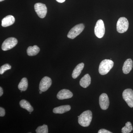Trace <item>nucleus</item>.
Here are the masks:
<instances>
[{"instance_id":"1","label":"nucleus","mask_w":133,"mask_h":133,"mask_svg":"<svg viewBox=\"0 0 133 133\" xmlns=\"http://www.w3.org/2000/svg\"><path fill=\"white\" fill-rule=\"evenodd\" d=\"M92 117V113L91 111H85L79 116L78 123L82 127H88L91 124Z\"/></svg>"},{"instance_id":"2","label":"nucleus","mask_w":133,"mask_h":133,"mask_svg":"<svg viewBox=\"0 0 133 133\" xmlns=\"http://www.w3.org/2000/svg\"><path fill=\"white\" fill-rule=\"evenodd\" d=\"M114 65V63L111 59H105L100 64L99 67V72L102 75H106L112 69Z\"/></svg>"},{"instance_id":"3","label":"nucleus","mask_w":133,"mask_h":133,"mask_svg":"<svg viewBox=\"0 0 133 133\" xmlns=\"http://www.w3.org/2000/svg\"><path fill=\"white\" fill-rule=\"evenodd\" d=\"M129 23L128 19L125 17H121L119 18L117 24L116 29L119 33H125L128 29Z\"/></svg>"},{"instance_id":"4","label":"nucleus","mask_w":133,"mask_h":133,"mask_svg":"<svg viewBox=\"0 0 133 133\" xmlns=\"http://www.w3.org/2000/svg\"><path fill=\"white\" fill-rule=\"evenodd\" d=\"M84 28V25L83 23L77 24L69 31L67 37L71 39H74L83 31Z\"/></svg>"},{"instance_id":"5","label":"nucleus","mask_w":133,"mask_h":133,"mask_svg":"<svg viewBox=\"0 0 133 133\" xmlns=\"http://www.w3.org/2000/svg\"><path fill=\"white\" fill-rule=\"evenodd\" d=\"M95 36L99 38L103 37L105 33V27L104 22L101 19L98 21L94 28Z\"/></svg>"},{"instance_id":"6","label":"nucleus","mask_w":133,"mask_h":133,"mask_svg":"<svg viewBox=\"0 0 133 133\" xmlns=\"http://www.w3.org/2000/svg\"><path fill=\"white\" fill-rule=\"evenodd\" d=\"M18 42L17 39L14 37H9L4 41L2 45L3 50H8L15 47Z\"/></svg>"},{"instance_id":"7","label":"nucleus","mask_w":133,"mask_h":133,"mask_svg":"<svg viewBox=\"0 0 133 133\" xmlns=\"http://www.w3.org/2000/svg\"><path fill=\"white\" fill-rule=\"evenodd\" d=\"M35 10L38 16L41 18H44L46 16L47 13V8L45 4L38 3L35 4Z\"/></svg>"},{"instance_id":"8","label":"nucleus","mask_w":133,"mask_h":133,"mask_svg":"<svg viewBox=\"0 0 133 133\" xmlns=\"http://www.w3.org/2000/svg\"><path fill=\"white\" fill-rule=\"evenodd\" d=\"M122 97L129 106L133 107V91L131 89H127L123 91Z\"/></svg>"},{"instance_id":"9","label":"nucleus","mask_w":133,"mask_h":133,"mask_svg":"<svg viewBox=\"0 0 133 133\" xmlns=\"http://www.w3.org/2000/svg\"><path fill=\"white\" fill-rule=\"evenodd\" d=\"M52 84V80L51 79L48 77H44L40 82L39 84V90L43 92L48 90Z\"/></svg>"},{"instance_id":"10","label":"nucleus","mask_w":133,"mask_h":133,"mask_svg":"<svg viewBox=\"0 0 133 133\" xmlns=\"http://www.w3.org/2000/svg\"><path fill=\"white\" fill-rule=\"evenodd\" d=\"M99 104L102 110H106L108 108L109 101V98L106 94H102L100 96Z\"/></svg>"},{"instance_id":"11","label":"nucleus","mask_w":133,"mask_h":133,"mask_svg":"<svg viewBox=\"0 0 133 133\" xmlns=\"http://www.w3.org/2000/svg\"><path fill=\"white\" fill-rule=\"evenodd\" d=\"M73 96L71 91L66 89H63L58 93L57 97L58 99L63 100L70 98Z\"/></svg>"},{"instance_id":"12","label":"nucleus","mask_w":133,"mask_h":133,"mask_svg":"<svg viewBox=\"0 0 133 133\" xmlns=\"http://www.w3.org/2000/svg\"><path fill=\"white\" fill-rule=\"evenodd\" d=\"M133 67V62L130 58L127 59L124 62V65L122 67L123 73L125 74H128L131 71Z\"/></svg>"},{"instance_id":"13","label":"nucleus","mask_w":133,"mask_h":133,"mask_svg":"<svg viewBox=\"0 0 133 133\" xmlns=\"http://www.w3.org/2000/svg\"><path fill=\"white\" fill-rule=\"evenodd\" d=\"M15 22L14 17L12 15H8L5 17L2 21V26L7 27L12 25Z\"/></svg>"},{"instance_id":"14","label":"nucleus","mask_w":133,"mask_h":133,"mask_svg":"<svg viewBox=\"0 0 133 133\" xmlns=\"http://www.w3.org/2000/svg\"><path fill=\"white\" fill-rule=\"evenodd\" d=\"M91 83V78L89 74H86L81 78L79 81L81 86L84 88L88 87Z\"/></svg>"},{"instance_id":"15","label":"nucleus","mask_w":133,"mask_h":133,"mask_svg":"<svg viewBox=\"0 0 133 133\" xmlns=\"http://www.w3.org/2000/svg\"><path fill=\"white\" fill-rule=\"evenodd\" d=\"M71 109V107L69 105H62L55 108L53 109V112L55 114H63L69 111Z\"/></svg>"},{"instance_id":"16","label":"nucleus","mask_w":133,"mask_h":133,"mask_svg":"<svg viewBox=\"0 0 133 133\" xmlns=\"http://www.w3.org/2000/svg\"><path fill=\"white\" fill-rule=\"evenodd\" d=\"M84 66V63H81L76 66L72 72V76L73 78H77L81 74V71L83 70V68Z\"/></svg>"},{"instance_id":"17","label":"nucleus","mask_w":133,"mask_h":133,"mask_svg":"<svg viewBox=\"0 0 133 133\" xmlns=\"http://www.w3.org/2000/svg\"><path fill=\"white\" fill-rule=\"evenodd\" d=\"M40 51V48L36 45L29 46L27 50V54L29 56H32L37 55Z\"/></svg>"},{"instance_id":"18","label":"nucleus","mask_w":133,"mask_h":133,"mask_svg":"<svg viewBox=\"0 0 133 133\" xmlns=\"http://www.w3.org/2000/svg\"><path fill=\"white\" fill-rule=\"evenodd\" d=\"M20 106L23 109H26L29 112H32L33 111V107L31 106L29 102L26 100L23 99L20 102Z\"/></svg>"},{"instance_id":"19","label":"nucleus","mask_w":133,"mask_h":133,"mask_svg":"<svg viewBox=\"0 0 133 133\" xmlns=\"http://www.w3.org/2000/svg\"><path fill=\"white\" fill-rule=\"evenodd\" d=\"M28 86V83L27 79L23 78L21 79V82L18 85V88L20 90L24 91L27 90Z\"/></svg>"},{"instance_id":"20","label":"nucleus","mask_w":133,"mask_h":133,"mask_svg":"<svg viewBox=\"0 0 133 133\" xmlns=\"http://www.w3.org/2000/svg\"><path fill=\"white\" fill-rule=\"evenodd\" d=\"M133 129L132 124L130 122H128L126 123L125 126L122 129V133H129Z\"/></svg>"},{"instance_id":"21","label":"nucleus","mask_w":133,"mask_h":133,"mask_svg":"<svg viewBox=\"0 0 133 133\" xmlns=\"http://www.w3.org/2000/svg\"><path fill=\"white\" fill-rule=\"evenodd\" d=\"M37 133H48V126L43 125V126H39L36 130Z\"/></svg>"},{"instance_id":"22","label":"nucleus","mask_w":133,"mask_h":133,"mask_svg":"<svg viewBox=\"0 0 133 133\" xmlns=\"http://www.w3.org/2000/svg\"><path fill=\"white\" fill-rule=\"evenodd\" d=\"M11 69V66L8 64H6L3 65L1 67L0 69V74H3L6 71L8 70H10Z\"/></svg>"},{"instance_id":"23","label":"nucleus","mask_w":133,"mask_h":133,"mask_svg":"<svg viewBox=\"0 0 133 133\" xmlns=\"http://www.w3.org/2000/svg\"><path fill=\"white\" fill-rule=\"evenodd\" d=\"M5 110L2 107L0 108V116L3 117L5 116Z\"/></svg>"},{"instance_id":"24","label":"nucleus","mask_w":133,"mask_h":133,"mask_svg":"<svg viewBox=\"0 0 133 133\" xmlns=\"http://www.w3.org/2000/svg\"><path fill=\"white\" fill-rule=\"evenodd\" d=\"M98 133H112L111 132L108 131L106 129H100L99 131L98 132Z\"/></svg>"},{"instance_id":"25","label":"nucleus","mask_w":133,"mask_h":133,"mask_svg":"<svg viewBox=\"0 0 133 133\" xmlns=\"http://www.w3.org/2000/svg\"><path fill=\"white\" fill-rule=\"evenodd\" d=\"M3 94V90L1 87H0V96H2V95Z\"/></svg>"},{"instance_id":"26","label":"nucleus","mask_w":133,"mask_h":133,"mask_svg":"<svg viewBox=\"0 0 133 133\" xmlns=\"http://www.w3.org/2000/svg\"><path fill=\"white\" fill-rule=\"evenodd\" d=\"M57 2L62 3L64 2L65 1V0H56Z\"/></svg>"},{"instance_id":"27","label":"nucleus","mask_w":133,"mask_h":133,"mask_svg":"<svg viewBox=\"0 0 133 133\" xmlns=\"http://www.w3.org/2000/svg\"><path fill=\"white\" fill-rule=\"evenodd\" d=\"M43 92L42 91H41V90H40V94H41Z\"/></svg>"},{"instance_id":"28","label":"nucleus","mask_w":133,"mask_h":133,"mask_svg":"<svg viewBox=\"0 0 133 133\" xmlns=\"http://www.w3.org/2000/svg\"><path fill=\"white\" fill-rule=\"evenodd\" d=\"M5 1V0H0V1L1 2H2L3 1Z\"/></svg>"}]
</instances>
